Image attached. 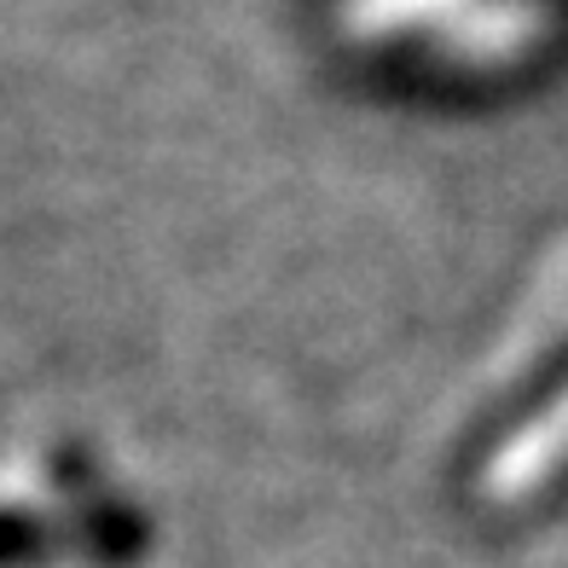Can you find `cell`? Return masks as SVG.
<instances>
[{"mask_svg":"<svg viewBox=\"0 0 568 568\" xmlns=\"http://www.w3.org/2000/svg\"><path fill=\"white\" fill-rule=\"evenodd\" d=\"M562 476H568V395L551 412H539L505 453H494V464H487V499L523 505Z\"/></svg>","mask_w":568,"mask_h":568,"instance_id":"1","label":"cell"}]
</instances>
